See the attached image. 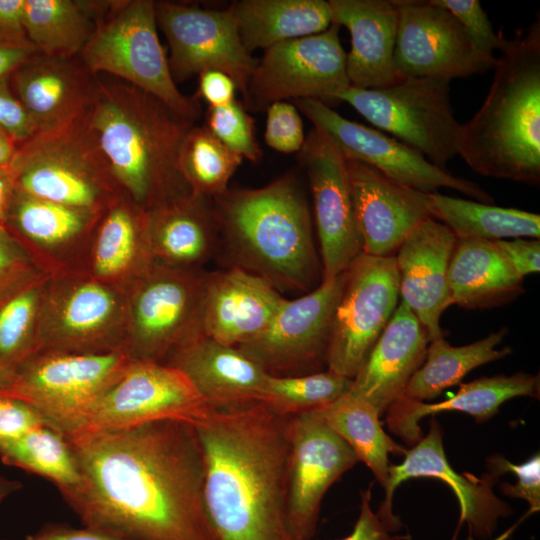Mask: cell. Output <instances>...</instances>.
I'll return each instance as SVG.
<instances>
[{"mask_svg": "<svg viewBox=\"0 0 540 540\" xmlns=\"http://www.w3.org/2000/svg\"><path fill=\"white\" fill-rule=\"evenodd\" d=\"M204 127L242 158L252 162L261 158L253 119L236 99L225 106L209 107Z\"/></svg>", "mask_w": 540, "mask_h": 540, "instance_id": "43", "label": "cell"}, {"mask_svg": "<svg viewBox=\"0 0 540 540\" xmlns=\"http://www.w3.org/2000/svg\"><path fill=\"white\" fill-rule=\"evenodd\" d=\"M9 79L38 133H45L83 118L91 103L96 76L79 57L35 53Z\"/></svg>", "mask_w": 540, "mask_h": 540, "instance_id": "25", "label": "cell"}, {"mask_svg": "<svg viewBox=\"0 0 540 540\" xmlns=\"http://www.w3.org/2000/svg\"><path fill=\"white\" fill-rule=\"evenodd\" d=\"M342 101L439 168L457 155L461 124L452 112L450 80L403 78L380 89L350 85L339 94Z\"/></svg>", "mask_w": 540, "mask_h": 540, "instance_id": "9", "label": "cell"}, {"mask_svg": "<svg viewBox=\"0 0 540 540\" xmlns=\"http://www.w3.org/2000/svg\"><path fill=\"white\" fill-rule=\"evenodd\" d=\"M101 214L36 198L15 189L6 226L37 244L55 246L72 241Z\"/></svg>", "mask_w": 540, "mask_h": 540, "instance_id": "39", "label": "cell"}, {"mask_svg": "<svg viewBox=\"0 0 540 540\" xmlns=\"http://www.w3.org/2000/svg\"><path fill=\"white\" fill-rule=\"evenodd\" d=\"M399 12L394 62L403 78L452 80L494 69L458 20L428 1L395 0Z\"/></svg>", "mask_w": 540, "mask_h": 540, "instance_id": "17", "label": "cell"}, {"mask_svg": "<svg viewBox=\"0 0 540 540\" xmlns=\"http://www.w3.org/2000/svg\"><path fill=\"white\" fill-rule=\"evenodd\" d=\"M371 485L361 492L360 513L352 532L340 540H408L409 535H397L371 508Z\"/></svg>", "mask_w": 540, "mask_h": 540, "instance_id": "50", "label": "cell"}, {"mask_svg": "<svg viewBox=\"0 0 540 540\" xmlns=\"http://www.w3.org/2000/svg\"><path fill=\"white\" fill-rule=\"evenodd\" d=\"M147 210L123 197L99 218L93 266L100 279L111 280L125 272L143 273L151 264Z\"/></svg>", "mask_w": 540, "mask_h": 540, "instance_id": "34", "label": "cell"}, {"mask_svg": "<svg viewBox=\"0 0 540 540\" xmlns=\"http://www.w3.org/2000/svg\"><path fill=\"white\" fill-rule=\"evenodd\" d=\"M21 488V482L0 474V504Z\"/></svg>", "mask_w": 540, "mask_h": 540, "instance_id": "58", "label": "cell"}, {"mask_svg": "<svg viewBox=\"0 0 540 540\" xmlns=\"http://www.w3.org/2000/svg\"><path fill=\"white\" fill-rule=\"evenodd\" d=\"M363 253L395 256L406 237L430 217L427 193L402 186L372 166L346 158Z\"/></svg>", "mask_w": 540, "mask_h": 540, "instance_id": "22", "label": "cell"}, {"mask_svg": "<svg viewBox=\"0 0 540 540\" xmlns=\"http://www.w3.org/2000/svg\"><path fill=\"white\" fill-rule=\"evenodd\" d=\"M35 53L38 52L33 47L0 42V78L10 76L17 67Z\"/></svg>", "mask_w": 540, "mask_h": 540, "instance_id": "55", "label": "cell"}, {"mask_svg": "<svg viewBox=\"0 0 540 540\" xmlns=\"http://www.w3.org/2000/svg\"><path fill=\"white\" fill-rule=\"evenodd\" d=\"M0 42L33 47L24 27V0H0Z\"/></svg>", "mask_w": 540, "mask_h": 540, "instance_id": "52", "label": "cell"}, {"mask_svg": "<svg viewBox=\"0 0 540 540\" xmlns=\"http://www.w3.org/2000/svg\"><path fill=\"white\" fill-rule=\"evenodd\" d=\"M83 119L124 196L136 205L150 210L191 193L179 154L195 122L131 84L98 76Z\"/></svg>", "mask_w": 540, "mask_h": 540, "instance_id": "3", "label": "cell"}, {"mask_svg": "<svg viewBox=\"0 0 540 540\" xmlns=\"http://www.w3.org/2000/svg\"><path fill=\"white\" fill-rule=\"evenodd\" d=\"M157 26L155 1L118 0L78 57L92 75L108 74L131 84L196 122L200 105L177 88Z\"/></svg>", "mask_w": 540, "mask_h": 540, "instance_id": "7", "label": "cell"}, {"mask_svg": "<svg viewBox=\"0 0 540 540\" xmlns=\"http://www.w3.org/2000/svg\"><path fill=\"white\" fill-rule=\"evenodd\" d=\"M118 0H24V27L36 51L49 57H78L96 24Z\"/></svg>", "mask_w": 540, "mask_h": 540, "instance_id": "32", "label": "cell"}, {"mask_svg": "<svg viewBox=\"0 0 540 540\" xmlns=\"http://www.w3.org/2000/svg\"><path fill=\"white\" fill-rule=\"evenodd\" d=\"M6 540V539H5ZM18 540H120L100 531L83 526L51 523L38 531Z\"/></svg>", "mask_w": 540, "mask_h": 540, "instance_id": "54", "label": "cell"}, {"mask_svg": "<svg viewBox=\"0 0 540 540\" xmlns=\"http://www.w3.org/2000/svg\"><path fill=\"white\" fill-rule=\"evenodd\" d=\"M294 103L314 127L334 141L346 158L366 163L402 186L422 193H435L445 187L478 202L494 201L477 183L435 166L394 137L350 121L318 100L296 99Z\"/></svg>", "mask_w": 540, "mask_h": 540, "instance_id": "16", "label": "cell"}, {"mask_svg": "<svg viewBox=\"0 0 540 540\" xmlns=\"http://www.w3.org/2000/svg\"><path fill=\"white\" fill-rule=\"evenodd\" d=\"M147 234L153 262L198 269L219 240L212 199L190 193L147 210Z\"/></svg>", "mask_w": 540, "mask_h": 540, "instance_id": "29", "label": "cell"}, {"mask_svg": "<svg viewBox=\"0 0 540 540\" xmlns=\"http://www.w3.org/2000/svg\"><path fill=\"white\" fill-rule=\"evenodd\" d=\"M357 462L316 410L291 416L286 516L293 540L314 538L325 493Z\"/></svg>", "mask_w": 540, "mask_h": 540, "instance_id": "18", "label": "cell"}, {"mask_svg": "<svg viewBox=\"0 0 540 540\" xmlns=\"http://www.w3.org/2000/svg\"><path fill=\"white\" fill-rule=\"evenodd\" d=\"M0 459L9 466L52 482L61 495L75 490L80 473L73 449L63 433L43 425L0 447Z\"/></svg>", "mask_w": 540, "mask_h": 540, "instance_id": "38", "label": "cell"}, {"mask_svg": "<svg viewBox=\"0 0 540 540\" xmlns=\"http://www.w3.org/2000/svg\"><path fill=\"white\" fill-rule=\"evenodd\" d=\"M241 42L250 54L277 43L325 31L332 23L324 0H241L230 6Z\"/></svg>", "mask_w": 540, "mask_h": 540, "instance_id": "33", "label": "cell"}, {"mask_svg": "<svg viewBox=\"0 0 540 540\" xmlns=\"http://www.w3.org/2000/svg\"><path fill=\"white\" fill-rule=\"evenodd\" d=\"M39 283L25 280L0 299V363L12 371L38 351Z\"/></svg>", "mask_w": 540, "mask_h": 540, "instance_id": "41", "label": "cell"}, {"mask_svg": "<svg viewBox=\"0 0 540 540\" xmlns=\"http://www.w3.org/2000/svg\"><path fill=\"white\" fill-rule=\"evenodd\" d=\"M297 153L312 192L324 281L345 272L363 253L346 157L326 133L314 126Z\"/></svg>", "mask_w": 540, "mask_h": 540, "instance_id": "19", "label": "cell"}, {"mask_svg": "<svg viewBox=\"0 0 540 540\" xmlns=\"http://www.w3.org/2000/svg\"><path fill=\"white\" fill-rule=\"evenodd\" d=\"M265 143L281 153L298 152L304 144L303 123L295 105L278 101L266 109Z\"/></svg>", "mask_w": 540, "mask_h": 540, "instance_id": "45", "label": "cell"}, {"mask_svg": "<svg viewBox=\"0 0 540 540\" xmlns=\"http://www.w3.org/2000/svg\"><path fill=\"white\" fill-rule=\"evenodd\" d=\"M65 437L80 483L62 497L83 526L120 540H217L192 424L160 420Z\"/></svg>", "mask_w": 540, "mask_h": 540, "instance_id": "1", "label": "cell"}, {"mask_svg": "<svg viewBox=\"0 0 540 540\" xmlns=\"http://www.w3.org/2000/svg\"><path fill=\"white\" fill-rule=\"evenodd\" d=\"M479 110L461 124L457 155L476 173L540 181V20L507 40Z\"/></svg>", "mask_w": 540, "mask_h": 540, "instance_id": "5", "label": "cell"}, {"mask_svg": "<svg viewBox=\"0 0 540 540\" xmlns=\"http://www.w3.org/2000/svg\"><path fill=\"white\" fill-rule=\"evenodd\" d=\"M15 371H12L0 363V390L6 387L13 379Z\"/></svg>", "mask_w": 540, "mask_h": 540, "instance_id": "59", "label": "cell"}, {"mask_svg": "<svg viewBox=\"0 0 540 540\" xmlns=\"http://www.w3.org/2000/svg\"><path fill=\"white\" fill-rule=\"evenodd\" d=\"M285 300L267 281L238 267L207 273L202 332L221 344L239 346L262 333Z\"/></svg>", "mask_w": 540, "mask_h": 540, "instance_id": "24", "label": "cell"}, {"mask_svg": "<svg viewBox=\"0 0 540 540\" xmlns=\"http://www.w3.org/2000/svg\"><path fill=\"white\" fill-rule=\"evenodd\" d=\"M343 282L344 272L298 298L286 299L262 333L236 347L270 375L324 371Z\"/></svg>", "mask_w": 540, "mask_h": 540, "instance_id": "14", "label": "cell"}, {"mask_svg": "<svg viewBox=\"0 0 540 540\" xmlns=\"http://www.w3.org/2000/svg\"><path fill=\"white\" fill-rule=\"evenodd\" d=\"M490 472L500 476L505 472H512L517 476L516 484L504 482L500 486L503 494L526 500L529 511L536 512L540 508V456L534 454L529 460L514 464L500 455L488 459Z\"/></svg>", "mask_w": 540, "mask_h": 540, "instance_id": "46", "label": "cell"}, {"mask_svg": "<svg viewBox=\"0 0 540 540\" xmlns=\"http://www.w3.org/2000/svg\"><path fill=\"white\" fill-rule=\"evenodd\" d=\"M339 28L332 22L321 33L265 49L250 78L245 105L261 111L287 99H315L327 106L338 102L350 86Z\"/></svg>", "mask_w": 540, "mask_h": 540, "instance_id": "11", "label": "cell"}, {"mask_svg": "<svg viewBox=\"0 0 540 540\" xmlns=\"http://www.w3.org/2000/svg\"><path fill=\"white\" fill-rule=\"evenodd\" d=\"M236 85L225 73L207 70L199 74L198 94L210 107L225 106L235 100Z\"/></svg>", "mask_w": 540, "mask_h": 540, "instance_id": "53", "label": "cell"}, {"mask_svg": "<svg viewBox=\"0 0 540 540\" xmlns=\"http://www.w3.org/2000/svg\"><path fill=\"white\" fill-rule=\"evenodd\" d=\"M430 217L445 225L456 239H539L540 215L516 208L427 193Z\"/></svg>", "mask_w": 540, "mask_h": 540, "instance_id": "36", "label": "cell"}, {"mask_svg": "<svg viewBox=\"0 0 540 540\" xmlns=\"http://www.w3.org/2000/svg\"><path fill=\"white\" fill-rule=\"evenodd\" d=\"M210 408L179 369L166 363L132 359L75 432L125 429L160 420L193 425Z\"/></svg>", "mask_w": 540, "mask_h": 540, "instance_id": "13", "label": "cell"}, {"mask_svg": "<svg viewBox=\"0 0 540 540\" xmlns=\"http://www.w3.org/2000/svg\"><path fill=\"white\" fill-rule=\"evenodd\" d=\"M508 334L506 327L464 346L454 347L444 337L429 341L423 364L408 381L399 398L424 402L436 398L446 388L459 384L473 369L505 358L509 346L498 348Z\"/></svg>", "mask_w": 540, "mask_h": 540, "instance_id": "35", "label": "cell"}, {"mask_svg": "<svg viewBox=\"0 0 540 540\" xmlns=\"http://www.w3.org/2000/svg\"><path fill=\"white\" fill-rule=\"evenodd\" d=\"M131 360L124 350L39 352L16 369L0 394L27 403L66 436L79 429L91 407Z\"/></svg>", "mask_w": 540, "mask_h": 540, "instance_id": "8", "label": "cell"}, {"mask_svg": "<svg viewBox=\"0 0 540 540\" xmlns=\"http://www.w3.org/2000/svg\"><path fill=\"white\" fill-rule=\"evenodd\" d=\"M493 242L521 279L540 271L539 239L514 238Z\"/></svg>", "mask_w": 540, "mask_h": 540, "instance_id": "51", "label": "cell"}, {"mask_svg": "<svg viewBox=\"0 0 540 540\" xmlns=\"http://www.w3.org/2000/svg\"><path fill=\"white\" fill-rule=\"evenodd\" d=\"M449 11L461 24L474 45L483 53L493 55L501 50L507 39L498 35L478 0H430Z\"/></svg>", "mask_w": 540, "mask_h": 540, "instance_id": "44", "label": "cell"}, {"mask_svg": "<svg viewBox=\"0 0 540 540\" xmlns=\"http://www.w3.org/2000/svg\"><path fill=\"white\" fill-rule=\"evenodd\" d=\"M123 317L124 303L107 285L96 280L70 283L51 300L46 327L38 332L37 353L125 351V335L116 327Z\"/></svg>", "mask_w": 540, "mask_h": 540, "instance_id": "21", "label": "cell"}, {"mask_svg": "<svg viewBox=\"0 0 540 540\" xmlns=\"http://www.w3.org/2000/svg\"><path fill=\"white\" fill-rule=\"evenodd\" d=\"M155 14L168 41V62L175 82L217 70L228 75L243 99L246 97L258 59L244 48L230 9L155 1Z\"/></svg>", "mask_w": 540, "mask_h": 540, "instance_id": "15", "label": "cell"}, {"mask_svg": "<svg viewBox=\"0 0 540 540\" xmlns=\"http://www.w3.org/2000/svg\"><path fill=\"white\" fill-rule=\"evenodd\" d=\"M28 262L6 224H0V299L27 280Z\"/></svg>", "mask_w": 540, "mask_h": 540, "instance_id": "49", "label": "cell"}, {"mask_svg": "<svg viewBox=\"0 0 540 540\" xmlns=\"http://www.w3.org/2000/svg\"><path fill=\"white\" fill-rule=\"evenodd\" d=\"M10 76L0 78V131L22 145L38 134L28 111L14 93Z\"/></svg>", "mask_w": 540, "mask_h": 540, "instance_id": "47", "label": "cell"}, {"mask_svg": "<svg viewBox=\"0 0 540 540\" xmlns=\"http://www.w3.org/2000/svg\"><path fill=\"white\" fill-rule=\"evenodd\" d=\"M164 363L182 371L211 407L262 403L268 373L237 347L203 332L178 346Z\"/></svg>", "mask_w": 540, "mask_h": 540, "instance_id": "27", "label": "cell"}, {"mask_svg": "<svg viewBox=\"0 0 540 540\" xmlns=\"http://www.w3.org/2000/svg\"><path fill=\"white\" fill-rule=\"evenodd\" d=\"M518 396H539V376L516 373L510 376L482 377L461 384L451 398L438 403H425L398 398L387 409L389 430L408 446H414L422 437L419 420L443 411H460L484 422L494 416L501 404Z\"/></svg>", "mask_w": 540, "mask_h": 540, "instance_id": "30", "label": "cell"}, {"mask_svg": "<svg viewBox=\"0 0 540 540\" xmlns=\"http://www.w3.org/2000/svg\"><path fill=\"white\" fill-rule=\"evenodd\" d=\"M326 424L365 463L385 488L389 479V454L404 455L406 448L383 430L375 408L350 391L332 403L316 410Z\"/></svg>", "mask_w": 540, "mask_h": 540, "instance_id": "37", "label": "cell"}, {"mask_svg": "<svg viewBox=\"0 0 540 540\" xmlns=\"http://www.w3.org/2000/svg\"><path fill=\"white\" fill-rule=\"evenodd\" d=\"M419 477H431L445 482L454 491L460 505V518L452 540L463 523L469 530V540H483L491 536L501 517H507L513 510L493 493V485L499 476L490 472L483 477L464 472L458 473L449 464L442 440V431L436 419H432L430 429L411 449L404 454L398 465H390L389 479L385 486V498L377 515L396 531L402 523L392 511L395 489L402 482Z\"/></svg>", "mask_w": 540, "mask_h": 540, "instance_id": "20", "label": "cell"}, {"mask_svg": "<svg viewBox=\"0 0 540 540\" xmlns=\"http://www.w3.org/2000/svg\"><path fill=\"white\" fill-rule=\"evenodd\" d=\"M10 167L17 191L95 214L125 197L83 118L20 145Z\"/></svg>", "mask_w": 540, "mask_h": 540, "instance_id": "6", "label": "cell"}, {"mask_svg": "<svg viewBox=\"0 0 540 540\" xmlns=\"http://www.w3.org/2000/svg\"><path fill=\"white\" fill-rule=\"evenodd\" d=\"M43 425L50 426L33 407L0 394V447Z\"/></svg>", "mask_w": 540, "mask_h": 540, "instance_id": "48", "label": "cell"}, {"mask_svg": "<svg viewBox=\"0 0 540 540\" xmlns=\"http://www.w3.org/2000/svg\"><path fill=\"white\" fill-rule=\"evenodd\" d=\"M352 385V379L329 370L295 376H275L268 374L262 396V403L274 411L286 415L320 409L345 393Z\"/></svg>", "mask_w": 540, "mask_h": 540, "instance_id": "42", "label": "cell"}, {"mask_svg": "<svg viewBox=\"0 0 540 540\" xmlns=\"http://www.w3.org/2000/svg\"><path fill=\"white\" fill-rule=\"evenodd\" d=\"M206 274L153 262L135 278L126 318L125 351L131 359L164 363L202 332Z\"/></svg>", "mask_w": 540, "mask_h": 540, "instance_id": "10", "label": "cell"}, {"mask_svg": "<svg viewBox=\"0 0 540 540\" xmlns=\"http://www.w3.org/2000/svg\"><path fill=\"white\" fill-rule=\"evenodd\" d=\"M15 193V179L11 167L0 168V224H5Z\"/></svg>", "mask_w": 540, "mask_h": 540, "instance_id": "56", "label": "cell"}, {"mask_svg": "<svg viewBox=\"0 0 540 540\" xmlns=\"http://www.w3.org/2000/svg\"><path fill=\"white\" fill-rule=\"evenodd\" d=\"M452 305L465 309H490L510 303L525 291L493 241L457 239L448 266Z\"/></svg>", "mask_w": 540, "mask_h": 540, "instance_id": "31", "label": "cell"}, {"mask_svg": "<svg viewBox=\"0 0 540 540\" xmlns=\"http://www.w3.org/2000/svg\"><path fill=\"white\" fill-rule=\"evenodd\" d=\"M399 298L395 256L361 253L344 272L326 369L353 379L394 314Z\"/></svg>", "mask_w": 540, "mask_h": 540, "instance_id": "12", "label": "cell"}, {"mask_svg": "<svg viewBox=\"0 0 540 540\" xmlns=\"http://www.w3.org/2000/svg\"><path fill=\"white\" fill-rule=\"evenodd\" d=\"M456 241L445 225L428 217L395 254L399 296L424 327L429 341L445 335L440 319L452 305L447 275Z\"/></svg>", "mask_w": 540, "mask_h": 540, "instance_id": "23", "label": "cell"}, {"mask_svg": "<svg viewBox=\"0 0 540 540\" xmlns=\"http://www.w3.org/2000/svg\"><path fill=\"white\" fill-rule=\"evenodd\" d=\"M242 160L204 126L194 125L182 143L179 168L192 194L212 199L228 189Z\"/></svg>", "mask_w": 540, "mask_h": 540, "instance_id": "40", "label": "cell"}, {"mask_svg": "<svg viewBox=\"0 0 540 540\" xmlns=\"http://www.w3.org/2000/svg\"><path fill=\"white\" fill-rule=\"evenodd\" d=\"M212 202L229 266L277 290L308 293L321 284L308 203L293 175L260 188H228Z\"/></svg>", "mask_w": 540, "mask_h": 540, "instance_id": "4", "label": "cell"}, {"mask_svg": "<svg viewBox=\"0 0 540 540\" xmlns=\"http://www.w3.org/2000/svg\"><path fill=\"white\" fill-rule=\"evenodd\" d=\"M428 344L426 330L409 307L400 301L352 379L349 391L370 403L379 416L383 415L423 364Z\"/></svg>", "mask_w": 540, "mask_h": 540, "instance_id": "28", "label": "cell"}, {"mask_svg": "<svg viewBox=\"0 0 540 540\" xmlns=\"http://www.w3.org/2000/svg\"><path fill=\"white\" fill-rule=\"evenodd\" d=\"M291 416L258 402L211 407L193 424L217 540H293L286 516Z\"/></svg>", "mask_w": 540, "mask_h": 540, "instance_id": "2", "label": "cell"}, {"mask_svg": "<svg viewBox=\"0 0 540 540\" xmlns=\"http://www.w3.org/2000/svg\"><path fill=\"white\" fill-rule=\"evenodd\" d=\"M332 22L351 36L346 71L351 86L380 89L396 84L394 51L399 12L395 0H329Z\"/></svg>", "mask_w": 540, "mask_h": 540, "instance_id": "26", "label": "cell"}, {"mask_svg": "<svg viewBox=\"0 0 540 540\" xmlns=\"http://www.w3.org/2000/svg\"><path fill=\"white\" fill-rule=\"evenodd\" d=\"M19 146L0 131V168L11 166Z\"/></svg>", "mask_w": 540, "mask_h": 540, "instance_id": "57", "label": "cell"}]
</instances>
